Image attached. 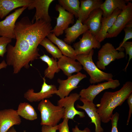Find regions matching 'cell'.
Returning a JSON list of instances; mask_svg holds the SVG:
<instances>
[{"mask_svg":"<svg viewBox=\"0 0 132 132\" xmlns=\"http://www.w3.org/2000/svg\"><path fill=\"white\" fill-rule=\"evenodd\" d=\"M123 30L125 32V36L119 46L116 48V50H121V46L122 44L128 40L132 38V20L127 24Z\"/></svg>","mask_w":132,"mask_h":132,"instance_id":"cell-29","label":"cell"},{"mask_svg":"<svg viewBox=\"0 0 132 132\" xmlns=\"http://www.w3.org/2000/svg\"><path fill=\"white\" fill-rule=\"evenodd\" d=\"M18 115L25 119L33 121L37 118V115L33 107L28 102H21L17 110Z\"/></svg>","mask_w":132,"mask_h":132,"instance_id":"cell-26","label":"cell"},{"mask_svg":"<svg viewBox=\"0 0 132 132\" xmlns=\"http://www.w3.org/2000/svg\"><path fill=\"white\" fill-rule=\"evenodd\" d=\"M80 100L83 103V106L77 104V108L84 110L90 118L91 122L94 123L95 126V132H104V130L101 126V120L100 117L97 112L96 105L93 101L80 98Z\"/></svg>","mask_w":132,"mask_h":132,"instance_id":"cell-16","label":"cell"},{"mask_svg":"<svg viewBox=\"0 0 132 132\" xmlns=\"http://www.w3.org/2000/svg\"><path fill=\"white\" fill-rule=\"evenodd\" d=\"M124 48L126 51V55H128L129 58L128 62L126 67L124 69L125 71H126L129 62L132 58V42L131 41H127L124 43L121 46V48Z\"/></svg>","mask_w":132,"mask_h":132,"instance_id":"cell-31","label":"cell"},{"mask_svg":"<svg viewBox=\"0 0 132 132\" xmlns=\"http://www.w3.org/2000/svg\"><path fill=\"white\" fill-rule=\"evenodd\" d=\"M58 130V125L52 126L46 125H42L41 132H56Z\"/></svg>","mask_w":132,"mask_h":132,"instance_id":"cell-34","label":"cell"},{"mask_svg":"<svg viewBox=\"0 0 132 132\" xmlns=\"http://www.w3.org/2000/svg\"><path fill=\"white\" fill-rule=\"evenodd\" d=\"M21 119L17 110L12 109L0 110V132H7L14 125H19Z\"/></svg>","mask_w":132,"mask_h":132,"instance_id":"cell-15","label":"cell"},{"mask_svg":"<svg viewBox=\"0 0 132 132\" xmlns=\"http://www.w3.org/2000/svg\"><path fill=\"white\" fill-rule=\"evenodd\" d=\"M54 0H33L27 7L30 10L34 8L36 12L31 22L33 23L34 20H42L47 23H51V19L48 13L49 6Z\"/></svg>","mask_w":132,"mask_h":132,"instance_id":"cell-14","label":"cell"},{"mask_svg":"<svg viewBox=\"0 0 132 132\" xmlns=\"http://www.w3.org/2000/svg\"><path fill=\"white\" fill-rule=\"evenodd\" d=\"M12 39L3 37H0V56L3 57L7 52L8 45L11 42Z\"/></svg>","mask_w":132,"mask_h":132,"instance_id":"cell-30","label":"cell"},{"mask_svg":"<svg viewBox=\"0 0 132 132\" xmlns=\"http://www.w3.org/2000/svg\"><path fill=\"white\" fill-rule=\"evenodd\" d=\"M89 30L88 27L80 21L77 20L76 23L72 26L65 31L66 33L64 41L70 44L74 41L81 35Z\"/></svg>","mask_w":132,"mask_h":132,"instance_id":"cell-21","label":"cell"},{"mask_svg":"<svg viewBox=\"0 0 132 132\" xmlns=\"http://www.w3.org/2000/svg\"><path fill=\"white\" fill-rule=\"evenodd\" d=\"M79 94L76 93H73L69 96L60 99L57 101V105L65 109V113L63 118L73 120L75 116L78 115L80 118L85 116L84 112L78 111L76 109L74 104L75 102L80 99Z\"/></svg>","mask_w":132,"mask_h":132,"instance_id":"cell-12","label":"cell"},{"mask_svg":"<svg viewBox=\"0 0 132 132\" xmlns=\"http://www.w3.org/2000/svg\"><path fill=\"white\" fill-rule=\"evenodd\" d=\"M68 119L64 118L63 121L58 125V130L59 132H70L68 124Z\"/></svg>","mask_w":132,"mask_h":132,"instance_id":"cell-33","label":"cell"},{"mask_svg":"<svg viewBox=\"0 0 132 132\" xmlns=\"http://www.w3.org/2000/svg\"><path fill=\"white\" fill-rule=\"evenodd\" d=\"M33 0H0V18L2 19L17 8L28 7Z\"/></svg>","mask_w":132,"mask_h":132,"instance_id":"cell-22","label":"cell"},{"mask_svg":"<svg viewBox=\"0 0 132 132\" xmlns=\"http://www.w3.org/2000/svg\"><path fill=\"white\" fill-rule=\"evenodd\" d=\"M132 20V3L128 2L118 15L112 26L108 30L106 38L117 36L126 26Z\"/></svg>","mask_w":132,"mask_h":132,"instance_id":"cell-6","label":"cell"},{"mask_svg":"<svg viewBox=\"0 0 132 132\" xmlns=\"http://www.w3.org/2000/svg\"><path fill=\"white\" fill-rule=\"evenodd\" d=\"M94 50L92 49L89 53L76 56L75 59L81 64L83 68L90 76L89 81L91 84L107 81L113 79L111 73L104 72L99 69L92 59Z\"/></svg>","mask_w":132,"mask_h":132,"instance_id":"cell-3","label":"cell"},{"mask_svg":"<svg viewBox=\"0 0 132 132\" xmlns=\"http://www.w3.org/2000/svg\"><path fill=\"white\" fill-rule=\"evenodd\" d=\"M46 37L52 43L57 46L63 55L75 59L76 56L74 48L71 45L57 38L53 33H50Z\"/></svg>","mask_w":132,"mask_h":132,"instance_id":"cell-23","label":"cell"},{"mask_svg":"<svg viewBox=\"0 0 132 132\" xmlns=\"http://www.w3.org/2000/svg\"><path fill=\"white\" fill-rule=\"evenodd\" d=\"M7 132H17L14 128L12 126L11 128ZM23 132H26L25 131H24Z\"/></svg>","mask_w":132,"mask_h":132,"instance_id":"cell-38","label":"cell"},{"mask_svg":"<svg viewBox=\"0 0 132 132\" xmlns=\"http://www.w3.org/2000/svg\"><path fill=\"white\" fill-rule=\"evenodd\" d=\"M86 77L85 74L79 72L68 77L65 80L58 79L57 81L59 86L55 94L60 99L68 96L73 90L78 88L77 86L79 82Z\"/></svg>","mask_w":132,"mask_h":132,"instance_id":"cell-7","label":"cell"},{"mask_svg":"<svg viewBox=\"0 0 132 132\" xmlns=\"http://www.w3.org/2000/svg\"><path fill=\"white\" fill-rule=\"evenodd\" d=\"M52 29L51 23L42 20L33 23L28 16L16 22L15 44L8 45L6 62L12 67L13 74H18L23 68L28 69L30 63L40 56L38 46Z\"/></svg>","mask_w":132,"mask_h":132,"instance_id":"cell-1","label":"cell"},{"mask_svg":"<svg viewBox=\"0 0 132 132\" xmlns=\"http://www.w3.org/2000/svg\"><path fill=\"white\" fill-rule=\"evenodd\" d=\"M59 4L65 10L78 18L80 9V1L78 0H58Z\"/></svg>","mask_w":132,"mask_h":132,"instance_id":"cell-27","label":"cell"},{"mask_svg":"<svg viewBox=\"0 0 132 132\" xmlns=\"http://www.w3.org/2000/svg\"><path fill=\"white\" fill-rule=\"evenodd\" d=\"M121 11V10L117 8L108 17H102L100 29L95 36L98 41L100 43L106 38L108 30L112 26L118 15Z\"/></svg>","mask_w":132,"mask_h":132,"instance_id":"cell-19","label":"cell"},{"mask_svg":"<svg viewBox=\"0 0 132 132\" xmlns=\"http://www.w3.org/2000/svg\"><path fill=\"white\" fill-rule=\"evenodd\" d=\"M127 99V103L129 108L126 124L127 125H128L129 124L132 112V93L130 95Z\"/></svg>","mask_w":132,"mask_h":132,"instance_id":"cell-35","label":"cell"},{"mask_svg":"<svg viewBox=\"0 0 132 132\" xmlns=\"http://www.w3.org/2000/svg\"><path fill=\"white\" fill-rule=\"evenodd\" d=\"M102 14V11L100 8L96 9L91 12L82 23L88 27V30L95 37L99 32L101 27Z\"/></svg>","mask_w":132,"mask_h":132,"instance_id":"cell-18","label":"cell"},{"mask_svg":"<svg viewBox=\"0 0 132 132\" xmlns=\"http://www.w3.org/2000/svg\"><path fill=\"white\" fill-rule=\"evenodd\" d=\"M125 54L122 50H116L111 43L107 42L103 45L98 51L96 66L100 70H105L106 67L116 59L124 58Z\"/></svg>","mask_w":132,"mask_h":132,"instance_id":"cell-5","label":"cell"},{"mask_svg":"<svg viewBox=\"0 0 132 132\" xmlns=\"http://www.w3.org/2000/svg\"><path fill=\"white\" fill-rule=\"evenodd\" d=\"M27 8V6H24L16 10L0 21V36L15 39L14 30L15 23L18 18Z\"/></svg>","mask_w":132,"mask_h":132,"instance_id":"cell-8","label":"cell"},{"mask_svg":"<svg viewBox=\"0 0 132 132\" xmlns=\"http://www.w3.org/2000/svg\"><path fill=\"white\" fill-rule=\"evenodd\" d=\"M39 58L48 65V67L44 71L45 77L50 79H53L55 73H58L60 71L58 66L56 59L53 57H50L45 54L40 56Z\"/></svg>","mask_w":132,"mask_h":132,"instance_id":"cell-25","label":"cell"},{"mask_svg":"<svg viewBox=\"0 0 132 132\" xmlns=\"http://www.w3.org/2000/svg\"><path fill=\"white\" fill-rule=\"evenodd\" d=\"M132 93V82H126L118 90L112 92L106 91L103 94L100 103L96 105L97 112L101 122L107 123L110 121L114 109L121 105Z\"/></svg>","mask_w":132,"mask_h":132,"instance_id":"cell-2","label":"cell"},{"mask_svg":"<svg viewBox=\"0 0 132 132\" xmlns=\"http://www.w3.org/2000/svg\"><path fill=\"white\" fill-rule=\"evenodd\" d=\"M43 83L41 90L38 92H34L33 88L28 89L24 94V97L30 102H38L46 99L49 98L55 94L57 90L54 85H48L46 82L45 77L43 78Z\"/></svg>","mask_w":132,"mask_h":132,"instance_id":"cell-11","label":"cell"},{"mask_svg":"<svg viewBox=\"0 0 132 132\" xmlns=\"http://www.w3.org/2000/svg\"><path fill=\"white\" fill-rule=\"evenodd\" d=\"M101 46L100 43L89 30L83 33L80 40L73 45L76 55L88 53L93 48L99 49Z\"/></svg>","mask_w":132,"mask_h":132,"instance_id":"cell-10","label":"cell"},{"mask_svg":"<svg viewBox=\"0 0 132 132\" xmlns=\"http://www.w3.org/2000/svg\"><path fill=\"white\" fill-rule=\"evenodd\" d=\"M7 66L6 62L5 61L3 60L0 63V70L2 69L6 68Z\"/></svg>","mask_w":132,"mask_h":132,"instance_id":"cell-37","label":"cell"},{"mask_svg":"<svg viewBox=\"0 0 132 132\" xmlns=\"http://www.w3.org/2000/svg\"><path fill=\"white\" fill-rule=\"evenodd\" d=\"M77 20L82 23L93 10L100 8L103 2L100 0H80Z\"/></svg>","mask_w":132,"mask_h":132,"instance_id":"cell-20","label":"cell"},{"mask_svg":"<svg viewBox=\"0 0 132 132\" xmlns=\"http://www.w3.org/2000/svg\"><path fill=\"white\" fill-rule=\"evenodd\" d=\"M126 2L124 0H105L100 7L103 12V17L110 16L117 8L122 10L126 5Z\"/></svg>","mask_w":132,"mask_h":132,"instance_id":"cell-24","label":"cell"},{"mask_svg":"<svg viewBox=\"0 0 132 132\" xmlns=\"http://www.w3.org/2000/svg\"><path fill=\"white\" fill-rule=\"evenodd\" d=\"M120 85L118 80L113 79L96 85H90L87 88L81 89L79 94L80 98L93 101L96 97L103 91L109 88L114 89Z\"/></svg>","mask_w":132,"mask_h":132,"instance_id":"cell-9","label":"cell"},{"mask_svg":"<svg viewBox=\"0 0 132 132\" xmlns=\"http://www.w3.org/2000/svg\"><path fill=\"white\" fill-rule=\"evenodd\" d=\"M119 114L117 112L113 114L110 119L112 125L111 132H118L117 128L118 122Z\"/></svg>","mask_w":132,"mask_h":132,"instance_id":"cell-32","label":"cell"},{"mask_svg":"<svg viewBox=\"0 0 132 132\" xmlns=\"http://www.w3.org/2000/svg\"><path fill=\"white\" fill-rule=\"evenodd\" d=\"M44 47L46 51L51 54L54 58L59 59L63 55L60 51L48 38L45 37L40 44Z\"/></svg>","mask_w":132,"mask_h":132,"instance_id":"cell-28","label":"cell"},{"mask_svg":"<svg viewBox=\"0 0 132 132\" xmlns=\"http://www.w3.org/2000/svg\"><path fill=\"white\" fill-rule=\"evenodd\" d=\"M38 110L40 113L41 125L54 126L63 119L65 109L54 105L49 100L44 99L39 103Z\"/></svg>","mask_w":132,"mask_h":132,"instance_id":"cell-4","label":"cell"},{"mask_svg":"<svg viewBox=\"0 0 132 132\" xmlns=\"http://www.w3.org/2000/svg\"><path fill=\"white\" fill-rule=\"evenodd\" d=\"M57 61L59 68L67 77L72 75L74 73L79 72L83 69L82 66L75 59L63 55Z\"/></svg>","mask_w":132,"mask_h":132,"instance_id":"cell-17","label":"cell"},{"mask_svg":"<svg viewBox=\"0 0 132 132\" xmlns=\"http://www.w3.org/2000/svg\"><path fill=\"white\" fill-rule=\"evenodd\" d=\"M55 9L59 14L56 18V25L51 30V33L58 37L63 34L64 31L68 27L70 24L74 23V16L64 10L59 4L56 5Z\"/></svg>","mask_w":132,"mask_h":132,"instance_id":"cell-13","label":"cell"},{"mask_svg":"<svg viewBox=\"0 0 132 132\" xmlns=\"http://www.w3.org/2000/svg\"><path fill=\"white\" fill-rule=\"evenodd\" d=\"M72 132H90V129L88 127L85 128L83 130H80L78 128L77 125L75 126L74 128L72 129Z\"/></svg>","mask_w":132,"mask_h":132,"instance_id":"cell-36","label":"cell"}]
</instances>
